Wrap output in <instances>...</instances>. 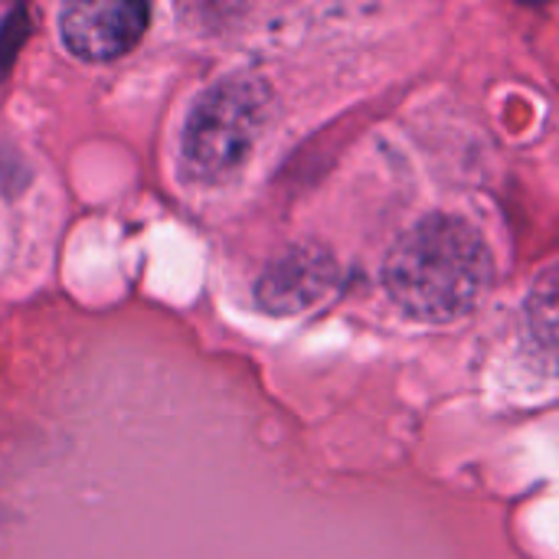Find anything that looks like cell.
Instances as JSON below:
<instances>
[{
  "label": "cell",
  "instance_id": "4",
  "mask_svg": "<svg viewBox=\"0 0 559 559\" xmlns=\"http://www.w3.org/2000/svg\"><path fill=\"white\" fill-rule=\"evenodd\" d=\"M151 20L147 3L134 0H88L59 10V36L82 62H111L131 52Z\"/></svg>",
  "mask_w": 559,
  "mask_h": 559
},
{
  "label": "cell",
  "instance_id": "3",
  "mask_svg": "<svg viewBox=\"0 0 559 559\" xmlns=\"http://www.w3.org/2000/svg\"><path fill=\"white\" fill-rule=\"evenodd\" d=\"M341 278V262L328 246L295 242L265 265L255 282V301L262 311L278 318L305 314L337 292Z\"/></svg>",
  "mask_w": 559,
  "mask_h": 559
},
{
  "label": "cell",
  "instance_id": "2",
  "mask_svg": "<svg viewBox=\"0 0 559 559\" xmlns=\"http://www.w3.org/2000/svg\"><path fill=\"white\" fill-rule=\"evenodd\" d=\"M272 108V88L259 75H229L213 82L190 105L180 164L197 183H226L252 157Z\"/></svg>",
  "mask_w": 559,
  "mask_h": 559
},
{
  "label": "cell",
  "instance_id": "1",
  "mask_svg": "<svg viewBox=\"0 0 559 559\" xmlns=\"http://www.w3.org/2000/svg\"><path fill=\"white\" fill-rule=\"evenodd\" d=\"M491 282L495 255L485 236L452 213L419 219L383 262V285L393 305L426 324H452L472 314Z\"/></svg>",
  "mask_w": 559,
  "mask_h": 559
}]
</instances>
